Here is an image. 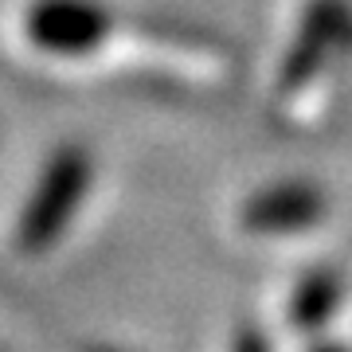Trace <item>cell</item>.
Masks as SVG:
<instances>
[{
	"instance_id": "1",
	"label": "cell",
	"mask_w": 352,
	"mask_h": 352,
	"mask_svg": "<svg viewBox=\"0 0 352 352\" xmlns=\"http://www.w3.org/2000/svg\"><path fill=\"white\" fill-rule=\"evenodd\" d=\"M90 176H94V161L82 145H63L59 153H51L36 192L28 196L20 223H16L20 251L43 254L63 239V231L78 215V204L90 188Z\"/></svg>"
},
{
	"instance_id": "2",
	"label": "cell",
	"mask_w": 352,
	"mask_h": 352,
	"mask_svg": "<svg viewBox=\"0 0 352 352\" xmlns=\"http://www.w3.org/2000/svg\"><path fill=\"white\" fill-rule=\"evenodd\" d=\"M352 55V0H309L278 67V98H294L314 87L321 71Z\"/></svg>"
},
{
	"instance_id": "3",
	"label": "cell",
	"mask_w": 352,
	"mask_h": 352,
	"mask_svg": "<svg viewBox=\"0 0 352 352\" xmlns=\"http://www.w3.org/2000/svg\"><path fill=\"white\" fill-rule=\"evenodd\" d=\"M24 28L39 51L78 59L110 39L113 16L98 0H36L24 16Z\"/></svg>"
},
{
	"instance_id": "4",
	"label": "cell",
	"mask_w": 352,
	"mask_h": 352,
	"mask_svg": "<svg viewBox=\"0 0 352 352\" xmlns=\"http://www.w3.org/2000/svg\"><path fill=\"white\" fill-rule=\"evenodd\" d=\"M329 215V196L309 180H282L247 196L239 223L254 235H294L309 231Z\"/></svg>"
},
{
	"instance_id": "5",
	"label": "cell",
	"mask_w": 352,
	"mask_h": 352,
	"mask_svg": "<svg viewBox=\"0 0 352 352\" xmlns=\"http://www.w3.org/2000/svg\"><path fill=\"white\" fill-rule=\"evenodd\" d=\"M344 274H340L337 266H314L309 274L298 278V286L289 294V325L298 329V333H317V329L329 325V317L340 309L344 302Z\"/></svg>"
},
{
	"instance_id": "6",
	"label": "cell",
	"mask_w": 352,
	"mask_h": 352,
	"mask_svg": "<svg viewBox=\"0 0 352 352\" xmlns=\"http://www.w3.org/2000/svg\"><path fill=\"white\" fill-rule=\"evenodd\" d=\"M231 352H270V344L258 329H239L235 340H231Z\"/></svg>"
},
{
	"instance_id": "7",
	"label": "cell",
	"mask_w": 352,
	"mask_h": 352,
	"mask_svg": "<svg viewBox=\"0 0 352 352\" xmlns=\"http://www.w3.org/2000/svg\"><path fill=\"white\" fill-rule=\"evenodd\" d=\"M309 352H352L349 344H340V340H314Z\"/></svg>"
},
{
	"instance_id": "8",
	"label": "cell",
	"mask_w": 352,
	"mask_h": 352,
	"mask_svg": "<svg viewBox=\"0 0 352 352\" xmlns=\"http://www.w3.org/2000/svg\"><path fill=\"white\" fill-rule=\"evenodd\" d=\"M87 352H126V349H110V344H94V349H87Z\"/></svg>"
}]
</instances>
